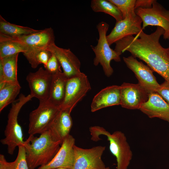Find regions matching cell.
Returning <instances> with one entry per match:
<instances>
[{
	"instance_id": "2e32d148",
	"label": "cell",
	"mask_w": 169,
	"mask_h": 169,
	"mask_svg": "<svg viewBox=\"0 0 169 169\" xmlns=\"http://www.w3.org/2000/svg\"><path fill=\"white\" fill-rule=\"evenodd\" d=\"M47 49L57 58L63 69V72L68 78L81 73L80 69V62L70 49L59 47L54 43L50 45Z\"/></svg>"
},
{
	"instance_id": "d6986e66",
	"label": "cell",
	"mask_w": 169,
	"mask_h": 169,
	"mask_svg": "<svg viewBox=\"0 0 169 169\" xmlns=\"http://www.w3.org/2000/svg\"><path fill=\"white\" fill-rule=\"evenodd\" d=\"M70 113L68 110L60 109L49 128L55 137L62 142L69 134L72 127L73 120Z\"/></svg>"
},
{
	"instance_id": "3957f363",
	"label": "cell",
	"mask_w": 169,
	"mask_h": 169,
	"mask_svg": "<svg viewBox=\"0 0 169 169\" xmlns=\"http://www.w3.org/2000/svg\"><path fill=\"white\" fill-rule=\"evenodd\" d=\"M89 131L93 141L101 140L99 136L101 135L107 137L110 143V150L116 159V169H127L132 158L133 153L125 134L119 131L111 134L99 126L90 127Z\"/></svg>"
},
{
	"instance_id": "7c38bea8",
	"label": "cell",
	"mask_w": 169,
	"mask_h": 169,
	"mask_svg": "<svg viewBox=\"0 0 169 169\" xmlns=\"http://www.w3.org/2000/svg\"><path fill=\"white\" fill-rule=\"evenodd\" d=\"M141 18L135 13H131L123 19L117 22L110 33L106 36L110 46L129 35H137L142 30Z\"/></svg>"
},
{
	"instance_id": "52a82bcc",
	"label": "cell",
	"mask_w": 169,
	"mask_h": 169,
	"mask_svg": "<svg viewBox=\"0 0 169 169\" xmlns=\"http://www.w3.org/2000/svg\"><path fill=\"white\" fill-rule=\"evenodd\" d=\"M60 108L47 100L39 101L38 107L29 114L28 133L41 134L48 130Z\"/></svg>"
},
{
	"instance_id": "1f68e13d",
	"label": "cell",
	"mask_w": 169,
	"mask_h": 169,
	"mask_svg": "<svg viewBox=\"0 0 169 169\" xmlns=\"http://www.w3.org/2000/svg\"><path fill=\"white\" fill-rule=\"evenodd\" d=\"M165 50L167 55L169 58V46L167 48H165Z\"/></svg>"
},
{
	"instance_id": "7402d4cb",
	"label": "cell",
	"mask_w": 169,
	"mask_h": 169,
	"mask_svg": "<svg viewBox=\"0 0 169 169\" xmlns=\"http://www.w3.org/2000/svg\"><path fill=\"white\" fill-rule=\"evenodd\" d=\"M18 54L0 58V83L16 82Z\"/></svg>"
},
{
	"instance_id": "9a60e30c",
	"label": "cell",
	"mask_w": 169,
	"mask_h": 169,
	"mask_svg": "<svg viewBox=\"0 0 169 169\" xmlns=\"http://www.w3.org/2000/svg\"><path fill=\"white\" fill-rule=\"evenodd\" d=\"M75 139L69 134L63 140L60 147L54 158L47 164L38 169H55L65 168L70 169L74 160V147Z\"/></svg>"
},
{
	"instance_id": "d4e9b609",
	"label": "cell",
	"mask_w": 169,
	"mask_h": 169,
	"mask_svg": "<svg viewBox=\"0 0 169 169\" xmlns=\"http://www.w3.org/2000/svg\"><path fill=\"white\" fill-rule=\"evenodd\" d=\"M90 7L95 12H103L111 15L115 18L116 22L124 18L119 8L109 0H92Z\"/></svg>"
},
{
	"instance_id": "5b68a950",
	"label": "cell",
	"mask_w": 169,
	"mask_h": 169,
	"mask_svg": "<svg viewBox=\"0 0 169 169\" xmlns=\"http://www.w3.org/2000/svg\"><path fill=\"white\" fill-rule=\"evenodd\" d=\"M109 27L107 23L101 21L97 24L96 28L99 34L98 43L95 46L91 47L95 54L94 59V64L97 66L99 64L102 66L105 75L107 77L111 76L113 73V69L110 65V62L114 60L115 62L121 61L120 56L111 49L106 38V33Z\"/></svg>"
},
{
	"instance_id": "30bf717a",
	"label": "cell",
	"mask_w": 169,
	"mask_h": 169,
	"mask_svg": "<svg viewBox=\"0 0 169 169\" xmlns=\"http://www.w3.org/2000/svg\"><path fill=\"white\" fill-rule=\"evenodd\" d=\"M105 149L101 146L84 149L75 145L74 162L70 169H104L102 156Z\"/></svg>"
},
{
	"instance_id": "ac0fdd59",
	"label": "cell",
	"mask_w": 169,
	"mask_h": 169,
	"mask_svg": "<svg viewBox=\"0 0 169 169\" xmlns=\"http://www.w3.org/2000/svg\"><path fill=\"white\" fill-rule=\"evenodd\" d=\"M120 86L113 85L101 90L94 97L91 110L95 112L105 107L120 105Z\"/></svg>"
},
{
	"instance_id": "484cf974",
	"label": "cell",
	"mask_w": 169,
	"mask_h": 169,
	"mask_svg": "<svg viewBox=\"0 0 169 169\" xmlns=\"http://www.w3.org/2000/svg\"><path fill=\"white\" fill-rule=\"evenodd\" d=\"M18 147L17 157L13 162H8L3 155L0 154V169H29L26 160L24 146L20 145Z\"/></svg>"
},
{
	"instance_id": "4dcf8cb0",
	"label": "cell",
	"mask_w": 169,
	"mask_h": 169,
	"mask_svg": "<svg viewBox=\"0 0 169 169\" xmlns=\"http://www.w3.org/2000/svg\"><path fill=\"white\" fill-rule=\"evenodd\" d=\"M155 0H136L135 5V9L138 8H151Z\"/></svg>"
},
{
	"instance_id": "9c48e42d",
	"label": "cell",
	"mask_w": 169,
	"mask_h": 169,
	"mask_svg": "<svg viewBox=\"0 0 169 169\" xmlns=\"http://www.w3.org/2000/svg\"><path fill=\"white\" fill-rule=\"evenodd\" d=\"M135 12L142 20L143 30L149 25L161 27L164 30V38L169 39V10L156 0L151 8H138Z\"/></svg>"
},
{
	"instance_id": "f546056e",
	"label": "cell",
	"mask_w": 169,
	"mask_h": 169,
	"mask_svg": "<svg viewBox=\"0 0 169 169\" xmlns=\"http://www.w3.org/2000/svg\"><path fill=\"white\" fill-rule=\"evenodd\" d=\"M166 102L169 105V83L165 81L156 91Z\"/></svg>"
},
{
	"instance_id": "4fadbf2b",
	"label": "cell",
	"mask_w": 169,
	"mask_h": 169,
	"mask_svg": "<svg viewBox=\"0 0 169 169\" xmlns=\"http://www.w3.org/2000/svg\"><path fill=\"white\" fill-rule=\"evenodd\" d=\"M53 75L40 67L35 72H30L26 80L30 90V94L39 101L47 100L49 97Z\"/></svg>"
},
{
	"instance_id": "cb8c5ba5",
	"label": "cell",
	"mask_w": 169,
	"mask_h": 169,
	"mask_svg": "<svg viewBox=\"0 0 169 169\" xmlns=\"http://www.w3.org/2000/svg\"><path fill=\"white\" fill-rule=\"evenodd\" d=\"M39 31L28 27L11 23L0 15V33L15 37L30 34Z\"/></svg>"
},
{
	"instance_id": "f1b7e54d",
	"label": "cell",
	"mask_w": 169,
	"mask_h": 169,
	"mask_svg": "<svg viewBox=\"0 0 169 169\" xmlns=\"http://www.w3.org/2000/svg\"><path fill=\"white\" fill-rule=\"evenodd\" d=\"M52 55V53L47 49L38 51L35 56V61L37 65L43 64L44 67Z\"/></svg>"
},
{
	"instance_id": "e0dca14e",
	"label": "cell",
	"mask_w": 169,
	"mask_h": 169,
	"mask_svg": "<svg viewBox=\"0 0 169 169\" xmlns=\"http://www.w3.org/2000/svg\"><path fill=\"white\" fill-rule=\"evenodd\" d=\"M139 110L150 118H159L169 123V105L156 93L150 94Z\"/></svg>"
},
{
	"instance_id": "277c9868",
	"label": "cell",
	"mask_w": 169,
	"mask_h": 169,
	"mask_svg": "<svg viewBox=\"0 0 169 169\" xmlns=\"http://www.w3.org/2000/svg\"><path fill=\"white\" fill-rule=\"evenodd\" d=\"M33 98L30 94L26 96L21 94L16 102L12 104L4 131L5 137L0 140L2 144L7 146L8 152L10 155H13L16 148L23 145L24 142L22 128L18 122V116L22 107Z\"/></svg>"
},
{
	"instance_id": "ba28073f",
	"label": "cell",
	"mask_w": 169,
	"mask_h": 169,
	"mask_svg": "<svg viewBox=\"0 0 169 169\" xmlns=\"http://www.w3.org/2000/svg\"><path fill=\"white\" fill-rule=\"evenodd\" d=\"M91 89L88 78L81 72L67 81L65 95L60 108L71 113L77 103Z\"/></svg>"
},
{
	"instance_id": "4316f807",
	"label": "cell",
	"mask_w": 169,
	"mask_h": 169,
	"mask_svg": "<svg viewBox=\"0 0 169 169\" xmlns=\"http://www.w3.org/2000/svg\"><path fill=\"white\" fill-rule=\"evenodd\" d=\"M115 5L121 12L124 18L129 14L135 13L136 0H109Z\"/></svg>"
},
{
	"instance_id": "7a4b0ae2",
	"label": "cell",
	"mask_w": 169,
	"mask_h": 169,
	"mask_svg": "<svg viewBox=\"0 0 169 169\" xmlns=\"http://www.w3.org/2000/svg\"><path fill=\"white\" fill-rule=\"evenodd\" d=\"M62 143L49 129L38 137L29 135L23 144L29 169H35L48 163L58 151Z\"/></svg>"
},
{
	"instance_id": "ffe728a7",
	"label": "cell",
	"mask_w": 169,
	"mask_h": 169,
	"mask_svg": "<svg viewBox=\"0 0 169 169\" xmlns=\"http://www.w3.org/2000/svg\"><path fill=\"white\" fill-rule=\"evenodd\" d=\"M53 75L49 96L47 101L60 108L64 100L66 84L68 78L62 71Z\"/></svg>"
},
{
	"instance_id": "d6a6232c",
	"label": "cell",
	"mask_w": 169,
	"mask_h": 169,
	"mask_svg": "<svg viewBox=\"0 0 169 169\" xmlns=\"http://www.w3.org/2000/svg\"><path fill=\"white\" fill-rule=\"evenodd\" d=\"M55 169H69L67 168H57Z\"/></svg>"
},
{
	"instance_id": "5bb4252c",
	"label": "cell",
	"mask_w": 169,
	"mask_h": 169,
	"mask_svg": "<svg viewBox=\"0 0 169 169\" xmlns=\"http://www.w3.org/2000/svg\"><path fill=\"white\" fill-rule=\"evenodd\" d=\"M120 86V105L124 108L139 110L148 100L149 94L138 83L124 82Z\"/></svg>"
},
{
	"instance_id": "44dd1931",
	"label": "cell",
	"mask_w": 169,
	"mask_h": 169,
	"mask_svg": "<svg viewBox=\"0 0 169 169\" xmlns=\"http://www.w3.org/2000/svg\"><path fill=\"white\" fill-rule=\"evenodd\" d=\"M28 48L14 38L0 33V58L22 52L26 53Z\"/></svg>"
},
{
	"instance_id": "6da1fadb",
	"label": "cell",
	"mask_w": 169,
	"mask_h": 169,
	"mask_svg": "<svg viewBox=\"0 0 169 169\" xmlns=\"http://www.w3.org/2000/svg\"><path fill=\"white\" fill-rule=\"evenodd\" d=\"M164 33L163 29L157 27L153 33L147 34L141 31L135 37L127 36L117 41L114 50L120 55L125 51L135 58L142 60L154 71L169 83V58L165 48L159 42Z\"/></svg>"
},
{
	"instance_id": "8992f818",
	"label": "cell",
	"mask_w": 169,
	"mask_h": 169,
	"mask_svg": "<svg viewBox=\"0 0 169 169\" xmlns=\"http://www.w3.org/2000/svg\"><path fill=\"white\" fill-rule=\"evenodd\" d=\"M13 38L28 47V51L23 54L33 68L38 67L35 61L37 53L40 50L47 49L50 45L54 43L55 40L54 31L51 28L40 30L30 34Z\"/></svg>"
},
{
	"instance_id": "603a6c76",
	"label": "cell",
	"mask_w": 169,
	"mask_h": 169,
	"mask_svg": "<svg viewBox=\"0 0 169 169\" xmlns=\"http://www.w3.org/2000/svg\"><path fill=\"white\" fill-rule=\"evenodd\" d=\"M21 86L18 81L0 83V112L13 103L19 94Z\"/></svg>"
},
{
	"instance_id": "836d02e7",
	"label": "cell",
	"mask_w": 169,
	"mask_h": 169,
	"mask_svg": "<svg viewBox=\"0 0 169 169\" xmlns=\"http://www.w3.org/2000/svg\"><path fill=\"white\" fill-rule=\"evenodd\" d=\"M104 169H110L109 167H106Z\"/></svg>"
},
{
	"instance_id": "83f0119b",
	"label": "cell",
	"mask_w": 169,
	"mask_h": 169,
	"mask_svg": "<svg viewBox=\"0 0 169 169\" xmlns=\"http://www.w3.org/2000/svg\"><path fill=\"white\" fill-rule=\"evenodd\" d=\"M61 65L55 55L52 53V55L45 67V69L52 75L61 72Z\"/></svg>"
},
{
	"instance_id": "8fae6325",
	"label": "cell",
	"mask_w": 169,
	"mask_h": 169,
	"mask_svg": "<svg viewBox=\"0 0 169 169\" xmlns=\"http://www.w3.org/2000/svg\"><path fill=\"white\" fill-rule=\"evenodd\" d=\"M123 60L127 66L135 74L138 84L149 94L156 93L160 84L157 82L151 69L132 55L123 57Z\"/></svg>"
}]
</instances>
